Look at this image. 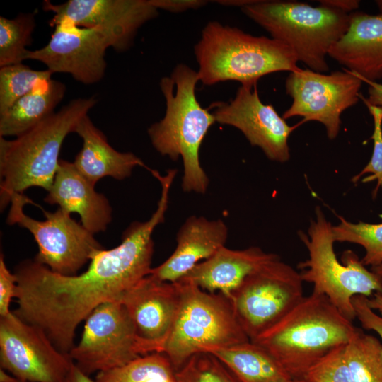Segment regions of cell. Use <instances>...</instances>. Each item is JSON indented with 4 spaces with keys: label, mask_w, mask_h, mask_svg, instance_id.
I'll list each match as a JSON object with an SVG mask.
<instances>
[{
    "label": "cell",
    "mask_w": 382,
    "mask_h": 382,
    "mask_svg": "<svg viewBox=\"0 0 382 382\" xmlns=\"http://www.w3.org/2000/svg\"><path fill=\"white\" fill-rule=\"evenodd\" d=\"M0 382H18V380L13 375L8 374L4 369L1 368Z\"/></svg>",
    "instance_id": "ab89813d"
},
{
    "label": "cell",
    "mask_w": 382,
    "mask_h": 382,
    "mask_svg": "<svg viewBox=\"0 0 382 382\" xmlns=\"http://www.w3.org/2000/svg\"><path fill=\"white\" fill-rule=\"evenodd\" d=\"M344 354L354 382H382L381 340L357 328Z\"/></svg>",
    "instance_id": "484cf974"
},
{
    "label": "cell",
    "mask_w": 382,
    "mask_h": 382,
    "mask_svg": "<svg viewBox=\"0 0 382 382\" xmlns=\"http://www.w3.org/2000/svg\"><path fill=\"white\" fill-rule=\"evenodd\" d=\"M320 6L348 13L357 10L360 4L358 0H320Z\"/></svg>",
    "instance_id": "d590c367"
},
{
    "label": "cell",
    "mask_w": 382,
    "mask_h": 382,
    "mask_svg": "<svg viewBox=\"0 0 382 382\" xmlns=\"http://www.w3.org/2000/svg\"><path fill=\"white\" fill-rule=\"evenodd\" d=\"M299 272L280 258L263 265L230 298L236 319L253 341L284 318L304 297Z\"/></svg>",
    "instance_id": "9c48e42d"
},
{
    "label": "cell",
    "mask_w": 382,
    "mask_h": 382,
    "mask_svg": "<svg viewBox=\"0 0 382 382\" xmlns=\"http://www.w3.org/2000/svg\"><path fill=\"white\" fill-rule=\"evenodd\" d=\"M198 81L197 71L184 64H178L170 76L161 79L166 113L162 120L149 127L148 134L153 146L162 156L173 161L182 158L183 190L202 194L207 190L209 178L200 165L199 151L216 120L197 99Z\"/></svg>",
    "instance_id": "3957f363"
},
{
    "label": "cell",
    "mask_w": 382,
    "mask_h": 382,
    "mask_svg": "<svg viewBox=\"0 0 382 382\" xmlns=\"http://www.w3.org/2000/svg\"><path fill=\"white\" fill-rule=\"evenodd\" d=\"M340 222L332 226L335 242H349L361 245L365 255L361 260L364 266L382 264V223L354 224L339 216Z\"/></svg>",
    "instance_id": "f1b7e54d"
},
{
    "label": "cell",
    "mask_w": 382,
    "mask_h": 382,
    "mask_svg": "<svg viewBox=\"0 0 382 382\" xmlns=\"http://www.w3.org/2000/svg\"><path fill=\"white\" fill-rule=\"evenodd\" d=\"M18 382H28V381H18Z\"/></svg>",
    "instance_id": "ee69618b"
},
{
    "label": "cell",
    "mask_w": 382,
    "mask_h": 382,
    "mask_svg": "<svg viewBox=\"0 0 382 382\" xmlns=\"http://www.w3.org/2000/svg\"><path fill=\"white\" fill-rule=\"evenodd\" d=\"M158 10L171 13H181L191 9H198L207 4L204 0H149Z\"/></svg>",
    "instance_id": "e575fe53"
},
{
    "label": "cell",
    "mask_w": 382,
    "mask_h": 382,
    "mask_svg": "<svg viewBox=\"0 0 382 382\" xmlns=\"http://www.w3.org/2000/svg\"><path fill=\"white\" fill-rule=\"evenodd\" d=\"M42 8L54 14L50 22L64 18L81 28L103 29L119 52L129 48L139 28L158 14L149 0L44 1Z\"/></svg>",
    "instance_id": "2e32d148"
},
{
    "label": "cell",
    "mask_w": 382,
    "mask_h": 382,
    "mask_svg": "<svg viewBox=\"0 0 382 382\" xmlns=\"http://www.w3.org/2000/svg\"><path fill=\"white\" fill-rule=\"evenodd\" d=\"M366 298L361 295L353 297L352 304L356 318L359 320L363 328L376 332L382 342V316L368 306Z\"/></svg>",
    "instance_id": "d6a6232c"
},
{
    "label": "cell",
    "mask_w": 382,
    "mask_h": 382,
    "mask_svg": "<svg viewBox=\"0 0 382 382\" xmlns=\"http://www.w3.org/2000/svg\"><path fill=\"white\" fill-rule=\"evenodd\" d=\"M150 354L120 301L103 303L86 318L78 345L69 355L86 374L121 366Z\"/></svg>",
    "instance_id": "8fae6325"
},
{
    "label": "cell",
    "mask_w": 382,
    "mask_h": 382,
    "mask_svg": "<svg viewBox=\"0 0 382 382\" xmlns=\"http://www.w3.org/2000/svg\"><path fill=\"white\" fill-rule=\"evenodd\" d=\"M369 85L368 98L364 97L365 100L375 106L382 108V84L376 81H363Z\"/></svg>",
    "instance_id": "8d00e7d4"
},
{
    "label": "cell",
    "mask_w": 382,
    "mask_h": 382,
    "mask_svg": "<svg viewBox=\"0 0 382 382\" xmlns=\"http://www.w3.org/2000/svg\"><path fill=\"white\" fill-rule=\"evenodd\" d=\"M69 213L80 216L81 224L95 234L105 231L112 220V208L106 197L95 190L73 162L59 161L53 183L44 199Z\"/></svg>",
    "instance_id": "ffe728a7"
},
{
    "label": "cell",
    "mask_w": 382,
    "mask_h": 382,
    "mask_svg": "<svg viewBox=\"0 0 382 382\" xmlns=\"http://www.w3.org/2000/svg\"><path fill=\"white\" fill-rule=\"evenodd\" d=\"M328 55L362 81L382 79V13H352L347 32Z\"/></svg>",
    "instance_id": "d6986e66"
},
{
    "label": "cell",
    "mask_w": 382,
    "mask_h": 382,
    "mask_svg": "<svg viewBox=\"0 0 382 382\" xmlns=\"http://www.w3.org/2000/svg\"><path fill=\"white\" fill-rule=\"evenodd\" d=\"M97 382H177L176 371L163 352L139 356L128 363L98 373Z\"/></svg>",
    "instance_id": "d4e9b609"
},
{
    "label": "cell",
    "mask_w": 382,
    "mask_h": 382,
    "mask_svg": "<svg viewBox=\"0 0 382 382\" xmlns=\"http://www.w3.org/2000/svg\"><path fill=\"white\" fill-rule=\"evenodd\" d=\"M168 201L161 196L148 221L131 224L117 246L96 251L80 274H58L35 260L21 262L14 272L18 308L13 313L42 329L60 352L69 354L78 325L95 308L120 301L150 274L152 233L164 221Z\"/></svg>",
    "instance_id": "6da1fadb"
},
{
    "label": "cell",
    "mask_w": 382,
    "mask_h": 382,
    "mask_svg": "<svg viewBox=\"0 0 382 382\" xmlns=\"http://www.w3.org/2000/svg\"><path fill=\"white\" fill-rule=\"evenodd\" d=\"M228 228L221 219L208 220L192 216L177 233V246L172 255L149 275L161 282H176L197 264L225 246Z\"/></svg>",
    "instance_id": "ac0fdd59"
},
{
    "label": "cell",
    "mask_w": 382,
    "mask_h": 382,
    "mask_svg": "<svg viewBox=\"0 0 382 382\" xmlns=\"http://www.w3.org/2000/svg\"><path fill=\"white\" fill-rule=\"evenodd\" d=\"M217 357L240 382H291L281 364L260 345L249 341L238 345L211 347Z\"/></svg>",
    "instance_id": "cb8c5ba5"
},
{
    "label": "cell",
    "mask_w": 382,
    "mask_h": 382,
    "mask_svg": "<svg viewBox=\"0 0 382 382\" xmlns=\"http://www.w3.org/2000/svg\"><path fill=\"white\" fill-rule=\"evenodd\" d=\"M279 258L258 247L244 250L221 248L209 259L197 264L181 279L209 293H219L228 299L250 274Z\"/></svg>",
    "instance_id": "44dd1931"
},
{
    "label": "cell",
    "mask_w": 382,
    "mask_h": 382,
    "mask_svg": "<svg viewBox=\"0 0 382 382\" xmlns=\"http://www.w3.org/2000/svg\"><path fill=\"white\" fill-rule=\"evenodd\" d=\"M356 328L328 297L312 292L251 342L272 356L293 380H302L313 364L345 345Z\"/></svg>",
    "instance_id": "277c9868"
},
{
    "label": "cell",
    "mask_w": 382,
    "mask_h": 382,
    "mask_svg": "<svg viewBox=\"0 0 382 382\" xmlns=\"http://www.w3.org/2000/svg\"><path fill=\"white\" fill-rule=\"evenodd\" d=\"M335 71L329 74L309 69L291 72L286 79V93L292 98L291 106L284 112V120L303 117L301 123H322L329 139L340 132L341 114L356 105L362 81L350 71Z\"/></svg>",
    "instance_id": "7c38bea8"
},
{
    "label": "cell",
    "mask_w": 382,
    "mask_h": 382,
    "mask_svg": "<svg viewBox=\"0 0 382 382\" xmlns=\"http://www.w3.org/2000/svg\"><path fill=\"white\" fill-rule=\"evenodd\" d=\"M345 345L339 347L313 364L306 372L304 382H354L346 362Z\"/></svg>",
    "instance_id": "4dcf8cb0"
},
{
    "label": "cell",
    "mask_w": 382,
    "mask_h": 382,
    "mask_svg": "<svg viewBox=\"0 0 382 382\" xmlns=\"http://www.w3.org/2000/svg\"><path fill=\"white\" fill-rule=\"evenodd\" d=\"M33 202L23 194L15 193L11 199L7 216L9 225L17 224L33 236L38 253L35 260L52 272L75 275L90 262L93 253L102 248L94 234L71 218L61 208L51 212L42 209L43 221L35 220L23 212V207Z\"/></svg>",
    "instance_id": "30bf717a"
},
{
    "label": "cell",
    "mask_w": 382,
    "mask_h": 382,
    "mask_svg": "<svg viewBox=\"0 0 382 382\" xmlns=\"http://www.w3.org/2000/svg\"><path fill=\"white\" fill-rule=\"evenodd\" d=\"M66 93V86L50 79L37 84L0 115V137H18L54 112Z\"/></svg>",
    "instance_id": "603a6c76"
},
{
    "label": "cell",
    "mask_w": 382,
    "mask_h": 382,
    "mask_svg": "<svg viewBox=\"0 0 382 382\" xmlns=\"http://www.w3.org/2000/svg\"><path fill=\"white\" fill-rule=\"evenodd\" d=\"M291 382H304L303 380H294Z\"/></svg>",
    "instance_id": "7bdbcfd3"
},
{
    "label": "cell",
    "mask_w": 382,
    "mask_h": 382,
    "mask_svg": "<svg viewBox=\"0 0 382 382\" xmlns=\"http://www.w3.org/2000/svg\"><path fill=\"white\" fill-rule=\"evenodd\" d=\"M180 297L178 282H161L148 275L120 300L149 353L163 352L175 322Z\"/></svg>",
    "instance_id": "e0dca14e"
},
{
    "label": "cell",
    "mask_w": 382,
    "mask_h": 382,
    "mask_svg": "<svg viewBox=\"0 0 382 382\" xmlns=\"http://www.w3.org/2000/svg\"><path fill=\"white\" fill-rule=\"evenodd\" d=\"M299 237L308 251V258L298 265L303 282L311 283L312 292L325 295L347 319L356 318L352 299L382 294V279L368 270L351 250L343 253L340 263L334 250L332 226L319 207L311 221L308 234Z\"/></svg>",
    "instance_id": "52a82bcc"
},
{
    "label": "cell",
    "mask_w": 382,
    "mask_h": 382,
    "mask_svg": "<svg viewBox=\"0 0 382 382\" xmlns=\"http://www.w3.org/2000/svg\"><path fill=\"white\" fill-rule=\"evenodd\" d=\"M178 282L179 306L163 352L175 371L194 354L208 348L250 341L238 323L229 299L190 282Z\"/></svg>",
    "instance_id": "ba28073f"
},
{
    "label": "cell",
    "mask_w": 382,
    "mask_h": 382,
    "mask_svg": "<svg viewBox=\"0 0 382 382\" xmlns=\"http://www.w3.org/2000/svg\"><path fill=\"white\" fill-rule=\"evenodd\" d=\"M17 279L6 267L2 255L0 257V317L9 314L10 303L16 295Z\"/></svg>",
    "instance_id": "836d02e7"
},
{
    "label": "cell",
    "mask_w": 382,
    "mask_h": 382,
    "mask_svg": "<svg viewBox=\"0 0 382 382\" xmlns=\"http://www.w3.org/2000/svg\"><path fill=\"white\" fill-rule=\"evenodd\" d=\"M177 382H240L214 354L200 352L176 371Z\"/></svg>",
    "instance_id": "f546056e"
},
{
    "label": "cell",
    "mask_w": 382,
    "mask_h": 382,
    "mask_svg": "<svg viewBox=\"0 0 382 382\" xmlns=\"http://www.w3.org/2000/svg\"><path fill=\"white\" fill-rule=\"evenodd\" d=\"M64 382H97L83 373L74 362Z\"/></svg>",
    "instance_id": "74e56055"
},
{
    "label": "cell",
    "mask_w": 382,
    "mask_h": 382,
    "mask_svg": "<svg viewBox=\"0 0 382 382\" xmlns=\"http://www.w3.org/2000/svg\"><path fill=\"white\" fill-rule=\"evenodd\" d=\"M1 366L18 381L64 382L74 361L46 333L11 311L0 317Z\"/></svg>",
    "instance_id": "4fadbf2b"
},
{
    "label": "cell",
    "mask_w": 382,
    "mask_h": 382,
    "mask_svg": "<svg viewBox=\"0 0 382 382\" xmlns=\"http://www.w3.org/2000/svg\"><path fill=\"white\" fill-rule=\"evenodd\" d=\"M96 103L94 96L75 98L14 139L0 137L1 209L15 193L23 194L29 187L50 190L64 140Z\"/></svg>",
    "instance_id": "7a4b0ae2"
},
{
    "label": "cell",
    "mask_w": 382,
    "mask_h": 382,
    "mask_svg": "<svg viewBox=\"0 0 382 382\" xmlns=\"http://www.w3.org/2000/svg\"><path fill=\"white\" fill-rule=\"evenodd\" d=\"M35 27L33 13H19L14 18L0 16V66L22 63L32 43Z\"/></svg>",
    "instance_id": "4316f807"
},
{
    "label": "cell",
    "mask_w": 382,
    "mask_h": 382,
    "mask_svg": "<svg viewBox=\"0 0 382 382\" xmlns=\"http://www.w3.org/2000/svg\"><path fill=\"white\" fill-rule=\"evenodd\" d=\"M368 306L374 311L382 313V294L374 293L370 297L366 298Z\"/></svg>",
    "instance_id": "f35d334b"
},
{
    "label": "cell",
    "mask_w": 382,
    "mask_h": 382,
    "mask_svg": "<svg viewBox=\"0 0 382 382\" xmlns=\"http://www.w3.org/2000/svg\"><path fill=\"white\" fill-rule=\"evenodd\" d=\"M214 108L216 122L238 129L252 146L260 147L270 160L289 161L288 139L299 125L289 126L270 104H264L254 86L241 85L229 103L216 102Z\"/></svg>",
    "instance_id": "9a60e30c"
},
{
    "label": "cell",
    "mask_w": 382,
    "mask_h": 382,
    "mask_svg": "<svg viewBox=\"0 0 382 382\" xmlns=\"http://www.w3.org/2000/svg\"><path fill=\"white\" fill-rule=\"evenodd\" d=\"M241 8L272 38L289 46L298 62L320 73L329 70L328 52L350 23V14L299 1L255 0Z\"/></svg>",
    "instance_id": "8992f818"
},
{
    "label": "cell",
    "mask_w": 382,
    "mask_h": 382,
    "mask_svg": "<svg viewBox=\"0 0 382 382\" xmlns=\"http://www.w3.org/2000/svg\"><path fill=\"white\" fill-rule=\"evenodd\" d=\"M376 4L382 13V0L376 1Z\"/></svg>",
    "instance_id": "b9f144b4"
},
{
    "label": "cell",
    "mask_w": 382,
    "mask_h": 382,
    "mask_svg": "<svg viewBox=\"0 0 382 382\" xmlns=\"http://www.w3.org/2000/svg\"><path fill=\"white\" fill-rule=\"evenodd\" d=\"M359 98L367 107L374 120V131L371 137L374 148L369 162L359 173L352 178V180L357 183L362 175L369 174L362 181L367 183L376 180V186L373 191V197H376L378 189L382 188V108L368 103L361 94H359Z\"/></svg>",
    "instance_id": "1f68e13d"
},
{
    "label": "cell",
    "mask_w": 382,
    "mask_h": 382,
    "mask_svg": "<svg viewBox=\"0 0 382 382\" xmlns=\"http://www.w3.org/2000/svg\"><path fill=\"white\" fill-rule=\"evenodd\" d=\"M54 30L48 43L29 50L25 59L39 61L54 73H66L86 85L100 81L107 66L105 52L111 47L100 28H81L67 19L50 22Z\"/></svg>",
    "instance_id": "5bb4252c"
},
{
    "label": "cell",
    "mask_w": 382,
    "mask_h": 382,
    "mask_svg": "<svg viewBox=\"0 0 382 382\" xmlns=\"http://www.w3.org/2000/svg\"><path fill=\"white\" fill-rule=\"evenodd\" d=\"M52 74L47 69L35 70L23 63L1 67L0 115L37 84L51 79Z\"/></svg>",
    "instance_id": "83f0119b"
},
{
    "label": "cell",
    "mask_w": 382,
    "mask_h": 382,
    "mask_svg": "<svg viewBox=\"0 0 382 382\" xmlns=\"http://www.w3.org/2000/svg\"><path fill=\"white\" fill-rule=\"evenodd\" d=\"M194 51L199 80L207 86L226 81L254 86L267 74L301 69L295 53L286 45L217 21L204 26Z\"/></svg>",
    "instance_id": "5b68a950"
},
{
    "label": "cell",
    "mask_w": 382,
    "mask_h": 382,
    "mask_svg": "<svg viewBox=\"0 0 382 382\" xmlns=\"http://www.w3.org/2000/svg\"><path fill=\"white\" fill-rule=\"evenodd\" d=\"M74 132L81 138L82 147L73 163L79 173L94 185L107 176L124 180L137 166L151 170L133 153L120 152L112 148L88 115L78 122Z\"/></svg>",
    "instance_id": "7402d4cb"
},
{
    "label": "cell",
    "mask_w": 382,
    "mask_h": 382,
    "mask_svg": "<svg viewBox=\"0 0 382 382\" xmlns=\"http://www.w3.org/2000/svg\"><path fill=\"white\" fill-rule=\"evenodd\" d=\"M371 270L382 279V264L371 267Z\"/></svg>",
    "instance_id": "60d3db41"
}]
</instances>
